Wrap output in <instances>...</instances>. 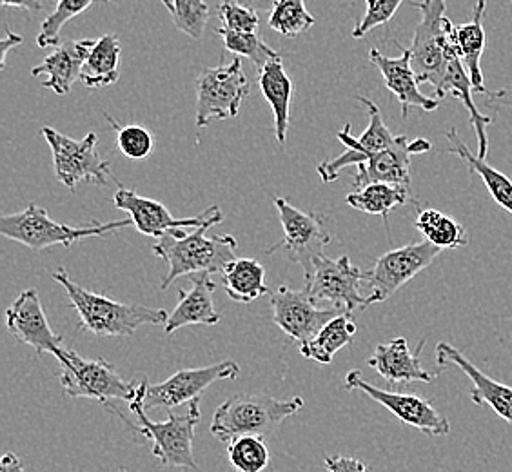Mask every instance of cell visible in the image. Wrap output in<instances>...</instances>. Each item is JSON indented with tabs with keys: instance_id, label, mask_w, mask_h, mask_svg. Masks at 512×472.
Wrapping results in <instances>:
<instances>
[{
	"instance_id": "1",
	"label": "cell",
	"mask_w": 512,
	"mask_h": 472,
	"mask_svg": "<svg viewBox=\"0 0 512 472\" xmlns=\"http://www.w3.org/2000/svg\"><path fill=\"white\" fill-rule=\"evenodd\" d=\"M224 220L218 209L206 224L186 235L182 229H175L162 236L153 246V253L168 264V275L164 276L160 289L166 291L180 276L213 275L224 273L237 251V238L233 235L207 236V229Z\"/></svg>"
},
{
	"instance_id": "2",
	"label": "cell",
	"mask_w": 512,
	"mask_h": 472,
	"mask_svg": "<svg viewBox=\"0 0 512 472\" xmlns=\"http://www.w3.org/2000/svg\"><path fill=\"white\" fill-rule=\"evenodd\" d=\"M53 280L66 289L69 304L80 316V331H88L99 338L131 336L142 325H166L168 313L164 309H151L138 304H122L106 295H97L80 287L69 278L68 271L59 267Z\"/></svg>"
},
{
	"instance_id": "3",
	"label": "cell",
	"mask_w": 512,
	"mask_h": 472,
	"mask_svg": "<svg viewBox=\"0 0 512 472\" xmlns=\"http://www.w3.org/2000/svg\"><path fill=\"white\" fill-rule=\"evenodd\" d=\"M413 8L422 13L411 44V66L416 79L431 84L438 100L445 99V80L454 57H460L454 44V22L445 15L447 0H420Z\"/></svg>"
},
{
	"instance_id": "4",
	"label": "cell",
	"mask_w": 512,
	"mask_h": 472,
	"mask_svg": "<svg viewBox=\"0 0 512 472\" xmlns=\"http://www.w3.org/2000/svg\"><path fill=\"white\" fill-rule=\"evenodd\" d=\"M306 402L295 396L276 400L266 394H235L220 404L211 422V434L231 443L240 436H271L280 423L304 409Z\"/></svg>"
},
{
	"instance_id": "5",
	"label": "cell",
	"mask_w": 512,
	"mask_h": 472,
	"mask_svg": "<svg viewBox=\"0 0 512 472\" xmlns=\"http://www.w3.org/2000/svg\"><path fill=\"white\" fill-rule=\"evenodd\" d=\"M146 380L140 382L137 398L129 404V409L137 414L140 425L133 427V431L142 434L153 443L151 453L160 460L166 467H177V469H188L198 471L195 454H193V442H195V429L200 422V405L197 402L189 404L188 411L182 414H175L169 411L168 420L164 422H153L149 420L148 411L142 404Z\"/></svg>"
},
{
	"instance_id": "6",
	"label": "cell",
	"mask_w": 512,
	"mask_h": 472,
	"mask_svg": "<svg viewBox=\"0 0 512 472\" xmlns=\"http://www.w3.org/2000/svg\"><path fill=\"white\" fill-rule=\"evenodd\" d=\"M129 226H133L131 218L108 224L93 222L89 226H68L51 220L44 207L30 204L20 213L0 218V235L30 247L33 251H44L51 246H73L86 238L109 235L117 229Z\"/></svg>"
},
{
	"instance_id": "7",
	"label": "cell",
	"mask_w": 512,
	"mask_h": 472,
	"mask_svg": "<svg viewBox=\"0 0 512 472\" xmlns=\"http://www.w3.org/2000/svg\"><path fill=\"white\" fill-rule=\"evenodd\" d=\"M62 391L73 400H97L111 409V402H133L140 382H126L113 365L104 358L89 360L73 349H64L60 356Z\"/></svg>"
},
{
	"instance_id": "8",
	"label": "cell",
	"mask_w": 512,
	"mask_h": 472,
	"mask_svg": "<svg viewBox=\"0 0 512 472\" xmlns=\"http://www.w3.org/2000/svg\"><path fill=\"white\" fill-rule=\"evenodd\" d=\"M42 137L50 146L55 175L69 191L75 193L80 182H93L99 186H108L109 178L117 182L111 173V164L100 157L99 138L95 133L75 140L53 128H42Z\"/></svg>"
},
{
	"instance_id": "9",
	"label": "cell",
	"mask_w": 512,
	"mask_h": 472,
	"mask_svg": "<svg viewBox=\"0 0 512 472\" xmlns=\"http://www.w3.org/2000/svg\"><path fill=\"white\" fill-rule=\"evenodd\" d=\"M249 91L240 57L227 66L204 69L197 80V128H206L211 120L237 117Z\"/></svg>"
},
{
	"instance_id": "10",
	"label": "cell",
	"mask_w": 512,
	"mask_h": 472,
	"mask_svg": "<svg viewBox=\"0 0 512 472\" xmlns=\"http://www.w3.org/2000/svg\"><path fill=\"white\" fill-rule=\"evenodd\" d=\"M275 207L284 229V242L267 253L284 249L287 258L302 267L304 282L315 273L316 262L324 256V247L331 244V235L324 218L291 206L286 198L275 197Z\"/></svg>"
},
{
	"instance_id": "11",
	"label": "cell",
	"mask_w": 512,
	"mask_h": 472,
	"mask_svg": "<svg viewBox=\"0 0 512 472\" xmlns=\"http://www.w3.org/2000/svg\"><path fill=\"white\" fill-rule=\"evenodd\" d=\"M238 373H240V367L235 362H220V364L198 367V369H182L160 384H149L146 380L142 404L146 411L151 409L171 411L173 407L193 404L211 385L222 380H235Z\"/></svg>"
},
{
	"instance_id": "12",
	"label": "cell",
	"mask_w": 512,
	"mask_h": 472,
	"mask_svg": "<svg viewBox=\"0 0 512 472\" xmlns=\"http://www.w3.org/2000/svg\"><path fill=\"white\" fill-rule=\"evenodd\" d=\"M364 280H369V271L353 266L349 256L333 260L324 255L316 262L315 273L307 280L304 291L316 302L329 300L347 313H353L369 307V298L360 293Z\"/></svg>"
},
{
	"instance_id": "13",
	"label": "cell",
	"mask_w": 512,
	"mask_h": 472,
	"mask_svg": "<svg viewBox=\"0 0 512 472\" xmlns=\"http://www.w3.org/2000/svg\"><path fill=\"white\" fill-rule=\"evenodd\" d=\"M345 389L347 391H362L375 402L384 405L387 411L414 427L416 431L427 436H447L451 433V423L444 414L434 409V405L416 394L393 393L378 389L376 385L369 384L358 371H349L345 376Z\"/></svg>"
},
{
	"instance_id": "14",
	"label": "cell",
	"mask_w": 512,
	"mask_h": 472,
	"mask_svg": "<svg viewBox=\"0 0 512 472\" xmlns=\"http://www.w3.org/2000/svg\"><path fill=\"white\" fill-rule=\"evenodd\" d=\"M442 253L440 247L431 242H418L409 246L387 251L376 260L375 267L369 271V286L373 293L367 296L369 305L385 302L400 287L411 282L414 276L431 266L434 258Z\"/></svg>"
},
{
	"instance_id": "15",
	"label": "cell",
	"mask_w": 512,
	"mask_h": 472,
	"mask_svg": "<svg viewBox=\"0 0 512 472\" xmlns=\"http://www.w3.org/2000/svg\"><path fill=\"white\" fill-rule=\"evenodd\" d=\"M356 100L362 102L367 108V115H369V124L367 129L360 137H353L351 135V124H347L336 137L345 146V151L342 155L327 160L324 164L318 166V175L324 180L325 184L335 182L336 178L340 177V173L349 166H360L367 162L369 158L375 157L376 153L384 151V149L393 146L394 137L389 128L385 126L382 111L376 106L375 102L367 99L364 95H356Z\"/></svg>"
},
{
	"instance_id": "16",
	"label": "cell",
	"mask_w": 512,
	"mask_h": 472,
	"mask_svg": "<svg viewBox=\"0 0 512 472\" xmlns=\"http://www.w3.org/2000/svg\"><path fill=\"white\" fill-rule=\"evenodd\" d=\"M271 307L273 322L298 344H306L322 331L325 324L347 313L338 305L320 309L307 291H293L287 286H280L271 293Z\"/></svg>"
},
{
	"instance_id": "17",
	"label": "cell",
	"mask_w": 512,
	"mask_h": 472,
	"mask_svg": "<svg viewBox=\"0 0 512 472\" xmlns=\"http://www.w3.org/2000/svg\"><path fill=\"white\" fill-rule=\"evenodd\" d=\"M6 325L11 335L22 344L33 347L39 356L51 354L60 360L66 349L62 345L64 338L51 329L37 289H26L15 298L6 311Z\"/></svg>"
},
{
	"instance_id": "18",
	"label": "cell",
	"mask_w": 512,
	"mask_h": 472,
	"mask_svg": "<svg viewBox=\"0 0 512 472\" xmlns=\"http://www.w3.org/2000/svg\"><path fill=\"white\" fill-rule=\"evenodd\" d=\"M113 204L120 211H126L133 220V226L137 227L142 235L151 236L160 240L175 229L182 227H197L206 224L209 218L217 213L220 207L213 206L193 218H175L169 213L168 207L153 198L140 197L137 191L119 186L117 195L113 198Z\"/></svg>"
},
{
	"instance_id": "19",
	"label": "cell",
	"mask_w": 512,
	"mask_h": 472,
	"mask_svg": "<svg viewBox=\"0 0 512 472\" xmlns=\"http://www.w3.org/2000/svg\"><path fill=\"white\" fill-rule=\"evenodd\" d=\"M431 142L425 138H416L409 142L405 135H398L393 146L376 153L364 164L356 166V189H362L369 184L385 182L396 186L411 187V155H422L431 151Z\"/></svg>"
},
{
	"instance_id": "20",
	"label": "cell",
	"mask_w": 512,
	"mask_h": 472,
	"mask_svg": "<svg viewBox=\"0 0 512 472\" xmlns=\"http://www.w3.org/2000/svg\"><path fill=\"white\" fill-rule=\"evenodd\" d=\"M436 364L440 367H458L473 382L469 396L474 404L489 405L505 422L512 423V387L487 376L473 362H469L456 347L447 342L436 345Z\"/></svg>"
},
{
	"instance_id": "21",
	"label": "cell",
	"mask_w": 512,
	"mask_h": 472,
	"mask_svg": "<svg viewBox=\"0 0 512 472\" xmlns=\"http://www.w3.org/2000/svg\"><path fill=\"white\" fill-rule=\"evenodd\" d=\"M396 46L402 50L400 57H385L384 53L369 51V60L378 68L385 80V86L393 93L402 104V117L407 118L409 109L418 108L422 111H436L440 106V100L429 99L418 88V79L411 66V51L402 48L398 42Z\"/></svg>"
},
{
	"instance_id": "22",
	"label": "cell",
	"mask_w": 512,
	"mask_h": 472,
	"mask_svg": "<svg viewBox=\"0 0 512 472\" xmlns=\"http://www.w3.org/2000/svg\"><path fill=\"white\" fill-rule=\"evenodd\" d=\"M424 345L425 342H420L416 353H413L405 338H394L387 344L378 345L373 356L367 360V365L373 367L376 373L391 385L411 382L431 384L436 374L429 373L420 362V353Z\"/></svg>"
},
{
	"instance_id": "23",
	"label": "cell",
	"mask_w": 512,
	"mask_h": 472,
	"mask_svg": "<svg viewBox=\"0 0 512 472\" xmlns=\"http://www.w3.org/2000/svg\"><path fill=\"white\" fill-rule=\"evenodd\" d=\"M193 287L191 291H178L177 307L169 313L168 322L164 325V331L171 335L182 327L188 325H217L222 318L218 315L217 307L213 302V295L217 291V282L211 278V275H191Z\"/></svg>"
},
{
	"instance_id": "24",
	"label": "cell",
	"mask_w": 512,
	"mask_h": 472,
	"mask_svg": "<svg viewBox=\"0 0 512 472\" xmlns=\"http://www.w3.org/2000/svg\"><path fill=\"white\" fill-rule=\"evenodd\" d=\"M95 40H71L64 46L48 55L39 66L31 69L33 77H44L42 86L53 89L60 97L69 95L73 84L80 79L84 62L88 59L89 51L93 48Z\"/></svg>"
},
{
	"instance_id": "25",
	"label": "cell",
	"mask_w": 512,
	"mask_h": 472,
	"mask_svg": "<svg viewBox=\"0 0 512 472\" xmlns=\"http://www.w3.org/2000/svg\"><path fill=\"white\" fill-rule=\"evenodd\" d=\"M258 86L262 91V97L273 109L276 140L284 146L291 120L293 80L287 75L282 59L271 60L264 68L258 69Z\"/></svg>"
},
{
	"instance_id": "26",
	"label": "cell",
	"mask_w": 512,
	"mask_h": 472,
	"mask_svg": "<svg viewBox=\"0 0 512 472\" xmlns=\"http://www.w3.org/2000/svg\"><path fill=\"white\" fill-rule=\"evenodd\" d=\"M485 8H487V0H478L474 6L471 22L454 26L453 37L458 55L473 82L474 93L489 95V89L483 84L482 66H480V59L485 50V30H483Z\"/></svg>"
},
{
	"instance_id": "27",
	"label": "cell",
	"mask_w": 512,
	"mask_h": 472,
	"mask_svg": "<svg viewBox=\"0 0 512 472\" xmlns=\"http://www.w3.org/2000/svg\"><path fill=\"white\" fill-rule=\"evenodd\" d=\"M222 286L238 304H251L269 293L266 269L255 258H235L222 273Z\"/></svg>"
},
{
	"instance_id": "28",
	"label": "cell",
	"mask_w": 512,
	"mask_h": 472,
	"mask_svg": "<svg viewBox=\"0 0 512 472\" xmlns=\"http://www.w3.org/2000/svg\"><path fill=\"white\" fill-rule=\"evenodd\" d=\"M447 140H449V153L462 158L463 162L469 166V171L473 175L482 178L483 186L487 187L489 195L493 197L498 206L503 207L509 215H512V180L503 175L502 171L489 166L482 158L474 157L469 148L462 142L456 129L451 128L447 131Z\"/></svg>"
},
{
	"instance_id": "29",
	"label": "cell",
	"mask_w": 512,
	"mask_h": 472,
	"mask_svg": "<svg viewBox=\"0 0 512 472\" xmlns=\"http://www.w3.org/2000/svg\"><path fill=\"white\" fill-rule=\"evenodd\" d=\"M120 40L115 35H104L95 40L84 62L80 80L86 88H106L120 79Z\"/></svg>"
},
{
	"instance_id": "30",
	"label": "cell",
	"mask_w": 512,
	"mask_h": 472,
	"mask_svg": "<svg viewBox=\"0 0 512 472\" xmlns=\"http://www.w3.org/2000/svg\"><path fill=\"white\" fill-rule=\"evenodd\" d=\"M355 335L356 324L353 315L344 313L333 318L329 324H325L322 331L309 342L300 344V353L307 360H315L318 364H331L338 351L353 344Z\"/></svg>"
},
{
	"instance_id": "31",
	"label": "cell",
	"mask_w": 512,
	"mask_h": 472,
	"mask_svg": "<svg viewBox=\"0 0 512 472\" xmlns=\"http://www.w3.org/2000/svg\"><path fill=\"white\" fill-rule=\"evenodd\" d=\"M409 200H411V187L385 184V182L369 184L345 197V202L349 206L367 215H378L384 218L385 224L394 207L404 206Z\"/></svg>"
},
{
	"instance_id": "32",
	"label": "cell",
	"mask_w": 512,
	"mask_h": 472,
	"mask_svg": "<svg viewBox=\"0 0 512 472\" xmlns=\"http://www.w3.org/2000/svg\"><path fill=\"white\" fill-rule=\"evenodd\" d=\"M414 226L427 242L440 249H456L469 244L462 224L436 209H420Z\"/></svg>"
},
{
	"instance_id": "33",
	"label": "cell",
	"mask_w": 512,
	"mask_h": 472,
	"mask_svg": "<svg viewBox=\"0 0 512 472\" xmlns=\"http://www.w3.org/2000/svg\"><path fill=\"white\" fill-rule=\"evenodd\" d=\"M315 26V17L307 11L306 0H275L269 13V28L284 35L298 37Z\"/></svg>"
},
{
	"instance_id": "34",
	"label": "cell",
	"mask_w": 512,
	"mask_h": 472,
	"mask_svg": "<svg viewBox=\"0 0 512 472\" xmlns=\"http://www.w3.org/2000/svg\"><path fill=\"white\" fill-rule=\"evenodd\" d=\"M227 456L235 472H264L271 460L262 436H240L227 445Z\"/></svg>"
},
{
	"instance_id": "35",
	"label": "cell",
	"mask_w": 512,
	"mask_h": 472,
	"mask_svg": "<svg viewBox=\"0 0 512 472\" xmlns=\"http://www.w3.org/2000/svg\"><path fill=\"white\" fill-rule=\"evenodd\" d=\"M95 2H113V0H57L55 10L40 26L39 35H37L39 48L48 50L51 46H57L62 28L68 24L69 20L88 11Z\"/></svg>"
},
{
	"instance_id": "36",
	"label": "cell",
	"mask_w": 512,
	"mask_h": 472,
	"mask_svg": "<svg viewBox=\"0 0 512 472\" xmlns=\"http://www.w3.org/2000/svg\"><path fill=\"white\" fill-rule=\"evenodd\" d=\"M215 33L222 37L227 51L235 53L238 57H246L258 69L264 68L271 60L282 59L280 53L269 48L256 33H237V31H229L226 28H217Z\"/></svg>"
},
{
	"instance_id": "37",
	"label": "cell",
	"mask_w": 512,
	"mask_h": 472,
	"mask_svg": "<svg viewBox=\"0 0 512 472\" xmlns=\"http://www.w3.org/2000/svg\"><path fill=\"white\" fill-rule=\"evenodd\" d=\"M111 128L115 129L117 135V146L124 157L131 160H146L151 157L153 149H155V140L148 129L138 126V124H128V126H120L117 120L104 115Z\"/></svg>"
},
{
	"instance_id": "38",
	"label": "cell",
	"mask_w": 512,
	"mask_h": 472,
	"mask_svg": "<svg viewBox=\"0 0 512 472\" xmlns=\"http://www.w3.org/2000/svg\"><path fill=\"white\" fill-rule=\"evenodd\" d=\"M173 22L177 30L191 39H202L209 20V6L206 0H173Z\"/></svg>"
},
{
	"instance_id": "39",
	"label": "cell",
	"mask_w": 512,
	"mask_h": 472,
	"mask_svg": "<svg viewBox=\"0 0 512 472\" xmlns=\"http://www.w3.org/2000/svg\"><path fill=\"white\" fill-rule=\"evenodd\" d=\"M365 2H367V10L351 33L353 39H364L369 31L387 24L396 15V11L402 6L404 0H365Z\"/></svg>"
},
{
	"instance_id": "40",
	"label": "cell",
	"mask_w": 512,
	"mask_h": 472,
	"mask_svg": "<svg viewBox=\"0 0 512 472\" xmlns=\"http://www.w3.org/2000/svg\"><path fill=\"white\" fill-rule=\"evenodd\" d=\"M218 17L222 20V28L237 33H256L260 26V17L256 11L247 10L227 0L218 6Z\"/></svg>"
},
{
	"instance_id": "41",
	"label": "cell",
	"mask_w": 512,
	"mask_h": 472,
	"mask_svg": "<svg viewBox=\"0 0 512 472\" xmlns=\"http://www.w3.org/2000/svg\"><path fill=\"white\" fill-rule=\"evenodd\" d=\"M325 469L329 472H369L367 465L356 458H347V456H327L324 460Z\"/></svg>"
},
{
	"instance_id": "42",
	"label": "cell",
	"mask_w": 512,
	"mask_h": 472,
	"mask_svg": "<svg viewBox=\"0 0 512 472\" xmlns=\"http://www.w3.org/2000/svg\"><path fill=\"white\" fill-rule=\"evenodd\" d=\"M20 44H22V37H20V35L6 31V37L0 40V69L6 68L8 53H10L15 46H20Z\"/></svg>"
},
{
	"instance_id": "43",
	"label": "cell",
	"mask_w": 512,
	"mask_h": 472,
	"mask_svg": "<svg viewBox=\"0 0 512 472\" xmlns=\"http://www.w3.org/2000/svg\"><path fill=\"white\" fill-rule=\"evenodd\" d=\"M487 106L489 108H512V86L511 88L502 89L498 93H489L487 99Z\"/></svg>"
},
{
	"instance_id": "44",
	"label": "cell",
	"mask_w": 512,
	"mask_h": 472,
	"mask_svg": "<svg viewBox=\"0 0 512 472\" xmlns=\"http://www.w3.org/2000/svg\"><path fill=\"white\" fill-rule=\"evenodd\" d=\"M227 2H233V4H238V6L247 8V10L256 11V13L271 11L273 10V4H275V0H227Z\"/></svg>"
},
{
	"instance_id": "45",
	"label": "cell",
	"mask_w": 512,
	"mask_h": 472,
	"mask_svg": "<svg viewBox=\"0 0 512 472\" xmlns=\"http://www.w3.org/2000/svg\"><path fill=\"white\" fill-rule=\"evenodd\" d=\"M0 472H26L19 456L15 453H6L0 462Z\"/></svg>"
},
{
	"instance_id": "46",
	"label": "cell",
	"mask_w": 512,
	"mask_h": 472,
	"mask_svg": "<svg viewBox=\"0 0 512 472\" xmlns=\"http://www.w3.org/2000/svg\"><path fill=\"white\" fill-rule=\"evenodd\" d=\"M2 6L6 8H20V10L40 11L42 2L40 0H0Z\"/></svg>"
},
{
	"instance_id": "47",
	"label": "cell",
	"mask_w": 512,
	"mask_h": 472,
	"mask_svg": "<svg viewBox=\"0 0 512 472\" xmlns=\"http://www.w3.org/2000/svg\"><path fill=\"white\" fill-rule=\"evenodd\" d=\"M160 2H162V4L171 11V15H173V10H175V8H173V0H160Z\"/></svg>"
},
{
	"instance_id": "48",
	"label": "cell",
	"mask_w": 512,
	"mask_h": 472,
	"mask_svg": "<svg viewBox=\"0 0 512 472\" xmlns=\"http://www.w3.org/2000/svg\"><path fill=\"white\" fill-rule=\"evenodd\" d=\"M120 472H129L128 469H126V467H120Z\"/></svg>"
},
{
	"instance_id": "49",
	"label": "cell",
	"mask_w": 512,
	"mask_h": 472,
	"mask_svg": "<svg viewBox=\"0 0 512 472\" xmlns=\"http://www.w3.org/2000/svg\"><path fill=\"white\" fill-rule=\"evenodd\" d=\"M511 2H512V0H511Z\"/></svg>"
}]
</instances>
